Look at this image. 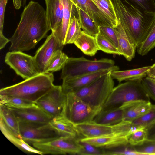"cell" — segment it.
<instances>
[{
    "label": "cell",
    "instance_id": "obj_1",
    "mask_svg": "<svg viewBox=\"0 0 155 155\" xmlns=\"http://www.w3.org/2000/svg\"><path fill=\"white\" fill-rule=\"evenodd\" d=\"M50 30L44 8L38 3L31 1L25 7L18 26L9 39V51L23 52L34 48Z\"/></svg>",
    "mask_w": 155,
    "mask_h": 155
},
{
    "label": "cell",
    "instance_id": "obj_2",
    "mask_svg": "<svg viewBox=\"0 0 155 155\" xmlns=\"http://www.w3.org/2000/svg\"><path fill=\"white\" fill-rule=\"evenodd\" d=\"M111 1L118 19L137 47L152 27L155 13L142 10L127 0Z\"/></svg>",
    "mask_w": 155,
    "mask_h": 155
},
{
    "label": "cell",
    "instance_id": "obj_3",
    "mask_svg": "<svg viewBox=\"0 0 155 155\" xmlns=\"http://www.w3.org/2000/svg\"><path fill=\"white\" fill-rule=\"evenodd\" d=\"M52 73H39L15 84L1 88L0 96L17 97L35 102L54 85Z\"/></svg>",
    "mask_w": 155,
    "mask_h": 155
},
{
    "label": "cell",
    "instance_id": "obj_4",
    "mask_svg": "<svg viewBox=\"0 0 155 155\" xmlns=\"http://www.w3.org/2000/svg\"><path fill=\"white\" fill-rule=\"evenodd\" d=\"M142 79L127 81L114 87L101 108V110L120 107L135 100L150 101L142 83Z\"/></svg>",
    "mask_w": 155,
    "mask_h": 155
},
{
    "label": "cell",
    "instance_id": "obj_5",
    "mask_svg": "<svg viewBox=\"0 0 155 155\" xmlns=\"http://www.w3.org/2000/svg\"><path fill=\"white\" fill-rule=\"evenodd\" d=\"M115 64L114 60L107 58L92 60L82 57H69L62 69L61 78H74L107 69L119 70Z\"/></svg>",
    "mask_w": 155,
    "mask_h": 155
},
{
    "label": "cell",
    "instance_id": "obj_6",
    "mask_svg": "<svg viewBox=\"0 0 155 155\" xmlns=\"http://www.w3.org/2000/svg\"><path fill=\"white\" fill-rule=\"evenodd\" d=\"M111 72L73 93L91 107L101 109L114 87Z\"/></svg>",
    "mask_w": 155,
    "mask_h": 155
},
{
    "label": "cell",
    "instance_id": "obj_7",
    "mask_svg": "<svg viewBox=\"0 0 155 155\" xmlns=\"http://www.w3.org/2000/svg\"><path fill=\"white\" fill-rule=\"evenodd\" d=\"M101 108H94L73 93L66 94L61 115L73 125L93 121Z\"/></svg>",
    "mask_w": 155,
    "mask_h": 155
},
{
    "label": "cell",
    "instance_id": "obj_8",
    "mask_svg": "<svg viewBox=\"0 0 155 155\" xmlns=\"http://www.w3.org/2000/svg\"><path fill=\"white\" fill-rule=\"evenodd\" d=\"M19 124L21 138L28 144L45 143L61 136L49 123L30 124L19 123Z\"/></svg>",
    "mask_w": 155,
    "mask_h": 155
},
{
    "label": "cell",
    "instance_id": "obj_9",
    "mask_svg": "<svg viewBox=\"0 0 155 155\" xmlns=\"http://www.w3.org/2000/svg\"><path fill=\"white\" fill-rule=\"evenodd\" d=\"M79 139L77 137L61 136L49 142L32 145L43 154L75 155L78 154L81 148Z\"/></svg>",
    "mask_w": 155,
    "mask_h": 155
},
{
    "label": "cell",
    "instance_id": "obj_10",
    "mask_svg": "<svg viewBox=\"0 0 155 155\" xmlns=\"http://www.w3.org/2000/svg\"><path fill=\"white\" fill-rule=\"evenodd\" d=\"M5 62L13 69L16 73L26 79L39 74L35 66L34 56L20 51L7 52Z\"/></svg>",
    "mask_w": 155,
    "mask_h": 155
},
{
    "label": "cell",
    "instance_id": "obj_11",
    "mask_svg": "<svg viewBox=\"0 0 155 155\" xmlns=\"http://www.w3.org/2000/svg\"><path fill=\"white\" fill-rule=\"evenodd\" d=\"M66 97L62 86L54 85L35 103L52 119L61 114Z\"/></svg>",
    "mask_w": 155,
    "mask_h": 155
},
{
    "label": "cell",
    "instance_id": "obj_12",
    "mask_svg": "<svg viewBox=\"0 0 155 155\" xmlns=\"http://www.w3.org/2000/svg\"><path fill=\"white\" fill-rule=\"evenodd\" d=\"M64 46L53 33L47 37L34 56L35 66L39 73L45 72L46 67L54 54L58 50H62Z\"/></svg>",
    "mask_w": 155,
    "mask_h": 155
},
{
    "label": "cell",
    "instance_id": "obj_13",
    "mask_svg": "<svg viewBox=\"0 0 155 155\" xmlns=\"http://www.w3.org/2000/svg\"><path fill=\"white\" fill-rule=\"evenodd\" d=\"M19 123L41 124H48L52 119L37 105L23 108H10Z\"/></svg>",
    "mask_w": 155,
    "mask_h": 155
},
{
    "label": "cell",
    "instance_id": "obj_14",
    "mask_svg": "<svg viewBox=\"0 0 155 155\" xmlns=\"http://www.w3.org/2000/svg\"><path fill=\"white\" fill-rule=\"evenodd\" d=\"M113 71L107 69L74 78L64 79L61 86L63 91L66 94L74 93L101 76Z\"/></svg>",
    "mask_w": 155,
    "mask_h": 155
},
{
    "label": "cell",
    "instance_id": "obj_15",
    "mask_svg": "<svg viewBox=\"0 0 155 155\" xmlns=\"http://www.w3.org/2000/svg\"><path fill=\"white\" fill-rule=\"evenodd\" d=\"M79 136L82 138H92L114 133L113 125L100 124L93 121L73 125Z\"/></svg>",
    "mask_w": 155,
    "mask_h": 155
},
{
    "label": "cell",
    "instance_id": "obj_16",
    "mask_svg": "<svg viewBox=\"0 0 155 155\" xmlns=\"http://www.w3.org/2000/svg\"><path fill=\"white\" fill-rule=\"evenodd\" d=\"M129 137L121 133H113L98 137L82 138L80 139L97 147L108 149L128 143Z\"/></svg>",
    "mask_w": 155,
    "mask_h": 155
},
{
    "label": "cell",
    "instance_id": "obj_17",
    "mask_svg": "<svg viewBox=\"0 0 155 155\" xmlns=\"http://www.w3.org/2000/svg\"><path fill=\"white\" fill-rule=\"evenodd\" d=\"M75 7L87 14L99 26L105 25L114 28L107 16L91 0H70Z\"/></svg>",
    "mask_w": 155,
    "mask_h": 155
},
{
    "label": "cell",
    "instance_id": "obj_18",
    "mask_svg": "<svg viewBox=\"0 0 155 155\" xmlns=\"http://www.w3.org/2000/svg\"><path fill=\"white\" fill-rule=\"evenodd\" d=\"M152 105L150 101L140 100L125 103L120 107L123 111V120L131 123L147 112Z\"/></svg>",
    "mask_w": 155,
    "mask_h": 155
},
{
    "label": "cell",
    "instance_id": "obj_19",
    "mask_svg": "<svg viewBox=\"0 0 155 155\" xmlns=\"http://www.w3.org/2000/svg\"><path fill=\"white\" fill-rule=\"evenodd\" d=\"M118 21L119 24L115 28L118 35V49L120 55H123L128 61H130L135 57L137 47Z\"/></svg>",
    "mask_w": 155,
    "mask_h": 155
},
{
    "label": "cell",
    "instance_id": "obj_20",
    "mask_svg": "<svg viewBox=\"0 0 155 155\" xmlns=\"http://www.w3.org/2000/svg\"><path fill=\"white\" fill-rule=\"evenodd\" d=\"M46 15L52 32L61 25L62 20L63 5L61 0H45Z\"/></svg>",
    "mask_w": 155,
    "mask_h": 155
},
{
    "label": "cell",
    "instance_id": "obj_21",
    "mask_svg": "<svg viewBox=\"0 0 155 155\" xmlns=\"http://www.w3.org/2000/svg\"><path fill=\"white\" fill-rule=\"evenodd\" d=\"M63 5V13L61 24L53 33L60 43L65 45L67 32L73 15L75 5L70 0H61Z\"/></svg>",
    "mask_w": 155,
    "mask_h": 155
},
{
    "label": "cell",
    "instance_id": "obj_22",
    "mask_svg": "<svg viewBox=\"0 0 155 155\" xmlns=\"http://www.w3.org/2000/svg\"><path fill=\"white\" fill-rule=\"evenodd\" d=\"M123 116V110L119 107L107 110H101L95 116L93 121L100 124L112 126L122 121Z\"/></svg>",
    "mask_w": 155,
    "mask_h": 155
},
{
    "label": "cell",
    "instance_id": "obj_23",
    "mask_svg": "<svg viewBox=\"0 0 155 155\" xmlns=\"http://www.w3.org/2000/svg\"><path fill=\"white\" fill-rule=\"evenodd\" d=\"M0 130L4 136L12 144L21 150L27 153L43 155L42 152L31 146L22 139L17 137L0 119Z\"/></svg>",
    "mask_w": 155,
    "mask_h": 155
},
{
    "label": "cell",
    "instance_id": "obj_24",
    "mask_svg": "<svg viewBox=\"0 0 155 155\" xmlns=\"http://www.w3.org/2000/svg\"><path fill=\"white\" fill-rule=\"evenodd\" d=\"M74 44L83 53L87 55L94 56L99 50L96 37L82 30Z\"/></svg>",
    "mask_w": 155,
    "mask_h": 155
},
{
    "label": "cell",
    "instance_id": "obj_25",
    "mask_svg": "<svg viewBox=\"0 0 155 155\" xmlns=\"http://www.w3.org/2000/svg\"><path fill=\"white\" fill-rule=\"evenodd\" d=\"M150 66L123 71H114L111 73L113 79H115L119 82L123 81L143 79L147 76V72Z\"/></svg>",
    "mask_w": 155,
    "mask_h": 155
},
{
    "label": "cell",
    "instance_id": "obj_26",
    "mask_svg": "<svg viewBox=\"0 0 155 155\" xmlns=\"http://www.w3.org/2000/svg\"><path fill=\"white\" fill-rule=\"evenodd\" d=\"M48 123L61 136L77 137L79 136L74 125L61 115L52 118Z\"/></svg>",
    "mask_w": 155,
    "mask_h": 155
},
{
    "label": "cell",
    "instance_id": "obj_27",
    "mask_svg": "<svg viewBox=\"0 0 155 155\" xmlns=\"http://www.w3.org/2000/svg\"><path fill=\"white\" fill-rule=\"evenodd\" d=\"M0 119L18 137L21 138L19 123L11 109L0 105Z\"/></svg>",
    "mask_w": 155,
    "mask_h": 155
},
{
    "label": "cell",
    "instance_id": "obj_28",
    "mask_svg": "<svg viewBox=\"0 0 155 155\" xmlns=\"http://www.w3.org/2000/svg\"><path fill=\"white\" fill-rule=\"evenodd\" d=\"M75 7L82 31L89 35L96 37L99 32V26L87 14L80 8Z\"/></svg>",
    "mask_w": 155,
    "mask_h": 155
},
{
    "label": "cell",
    "instance_id": "obj_29",
    "mask_svg": "<svg viewBox=\"0 0 155 155\" xmlns=\"http://www.w3.org/2000/svg\"><path fill=\"white\" fill-rule=\"evenodd\" d=\"M91 0L104 13L116 28L119 22L111 0Z\"/></svg>",
    "mask_w": 155,
    "mask_h": 155
},
{
    "label": "cell",
    "instance_id": "obj_30",
    "mask_svg": "<svg viewBox=\"0 0 155 155\" xmlns=\"http://www.w3.org/2000/svg\"><path fill=\"white\" fill-rule=\"evenodd\" d=\"M0 105L9 108H23L37 106L35 102L20 97L0 96Z\"/></svg>",
    "mask_w": 155,
    "mask_h": 155
},
{
    "label": "cell",
    "instance_id": "obj_31",
    "mask_svg": "<svg viewBox=\"0 0 155 155\" xmlns=\"http://www.w3.org/2000/svg\"><path fill=\"white\" fill-rule=\"evenodd\" d=\"M69 57L61 50L56 51L49 61L45 72L53 73L62 69Z\"/></svg>",
    "mask_w": 155,
    "mask_h": 155
},
{
    "label": "cell",
    "instance_id": "obj_32",
    "mask_svg": "<svg viewBox=\"0 0 155 155\" xmlns=\"http://www.w3.org/2000/svg\"><path fill=\"white\" fill-rule=\"evenodd\" d=\"M155 47V19L153 25L143 40L137 48L140 55H146Z\"/></svg>",
    "mask_w": 155,
    "mask_h": 155
},
{
    "label": "cell",
    "instance_id": "obj_33",
    "mask_svg": "<svg viewBox=\"0 0 155 155\" xmlns=\"http://www.w3.org/2000/svg\"><path fill=\"white\" fill-rule=\"evenodd\" d=\"M137 129L147 128L155 123V105H152L150 110L146 114L131 122Z\"/></svg>",
    "mask_w": 155,
    "mask_h": 155
},
{
    "label": "cell",
    "instance_id": "obj_34",
    "mask_svg": "<svg viewBox=\"0 0 155 155\" xmlns=\"http://www.w3.org/2000/svg\"><path fill=\"white\" fill-rule=\"evenodd\" d=\"M81 31L78 19L74 15L71 20L67 32L65 45L74 43Z\"/></svg>",
    "mask_w": 155,
    "mask_h": 155
},
{
    "label": "cell",
    "instance_id": "obj_35",
    "mask_svg": "<svg viewBox=\"0 0 155 155\" xmlns=\"http://www.w3.org/2000/svg\"><path fill=\"white\" fill-rule=\"evenodd\" d=\"M96 38L99 50L107 53L120 55L118 48L107 39L100 31Z\"/></svg>",
    "mask_w": 155,
    "mask_h": 155
},
{
    "label": "cell",
    "instance_id": "obj_36",
    "mask_svg": "<svg viewBox=\"0 0 155 155\" xmlns=\"http://www.w3.org/2000/svg\"><path fill=\"white\" fill-rule=\"evenodd\" d=\"M105 155H140L135 150L133 145L129 143L108 149H104Z\"/></svg>",
    "mask_w": 155,
    "mask_h": 155
},
{
    "label": "cell",
    "instance_id": "obj_37",
    "mask_svg": "<svg viewBox=\"0 0 155 155\" xmlns=\"http://www.w3.org/2000/svg\"><path fill=\"white\" fill-rule=\"evenodd\" d=\"M81 148L78 155H105L104 148L95 147L86 142L78 139Z\"/></svg>",
    "mask_w": 155,
    "mask_h": 155
},
{
    "label": "cell",
    "instance_id": "obj_38",
    "mask_svg": "<svg viewBox=\"0 0 155 155\" xmlns=\"http://www.w3.org/2000/svg\"><path fill=\"white\" fill-rule=\"evenodd\" d=\"M140 155H155V140L147 139L141 144L133 146Z\"/></svg>",
    "mask_w": 155,
    "mask_h": 155
},
{
    "label": "cell",
    "instance_id": "obj_39",
    "mask_svg": "<svg viewBox=\"0 0 155 155\" xmlns=\"http://www.w3.org/2000/svg\"><path fill=\"white\" fill-rule=\"evenodd\" d=\"M147 129L142 128L134 131L130 136L128 142L130 144L135 146L141 144L147 139Z\"/></svg>",
    "mask_w": 155,
    "mask_h": 155
},
{
    "label": "cell",
    "instance_id": "obj_40",
    "mask_svg": "<svg viewBox=\"0 0 155 155\" xmlns=\"http://www.w3.org/2000/svg\"><path fill=\"white\" fill-rule=\"evenodd\" d=\"M99 27L100 31L118 48V35L115 28L105 25H100L99 26Z\"/></svg>",
    "mask_w": 155,
    "mask_h": 155
},
{
    "label": "cell",
    "instance_id": "obj_41",
    "mask_svg": "<svg viewBox=\"0 0 155 155\" xmlns=\"http://www.w3.org/2000/svg\"><path fill=\"white\" fill-rule=\"evenodd\" d=\"M137 7L144 11L155 13V0H127Z\"/></svg>",
    "mask_w": 155,
    "mask_h": 155
},
{
    "label": "cell",
    "instance_id": "obj_42",
    "mask_svg": "<svg viewBox=\"0 0 155 155\" xmlns=\"http://www.w3.org/2000/svg\"><path fill=\"white\" fill-rule=\"evenodd\" d=\"M142 83L150 97L155 101V80L146 77L142 79Z\"/></svg>",
    "mask_w": 155,
    "mask_h": 155
},
{
    "label": "cell",
    "instance_id": "obj_43",
    "mask_svg": "<svg viewBox=\"0 0 155 155\" xmlns=\"http://www.w3.org/2000/svg\"><path fill=\"white\" fill-rule=\"evenodd\" d=\"M8 0H0V34L3 33L4 14Z\"/></svg>",
    "mask_w": 155,
    "mask_h": 155
},
{
    "label": "cell",
    "instance_id": "obj_44",
    "mask_svg": "<svg viewBox=\"0 0 155 155\" xmlns=\"http://www.w3.org/2000/svg\"><path fill=\"white\" fill-rule=\"evenodd\" d=\"M147 128L148 131L147 139L155 140V123Z\"/></svg>",
    "mask_w": 155,
    "mask_h": 155
},
{
    "label": "cell",
    "instance_id": "obj_45",
    "mask_svg": "<svg viewBox=\"0 0 155 155\" xmlns=\"http://www.w3.org/2000/svg\"><path fill=\"white\" fill-rule=\"evenodd\" d=\"M26 1L27 0H13L14 6L17 10L19 9L21 7L25 8Z\"/></svg>",
    "mask_w": 155,
    "mask_h": 155
},
{
    "label": "cell",
    "instance_id": "obj_46",
    "mask_svg": "<svg viewBox=\"0 0 155 155\" xmlns=\"http://www.w3.org/2000/svg\"><path fill=\"white\" fill-rule=\"evenodd\" d=\"M10 41L9 39L6 38L3 34H0V49L3 48Z\"/></svg>",
    "mask_w": 155,
    "mask_h": 155
},
{
    "label": "cell",
    "instance_id": "obj_47",
    "mask_svg": "<svg viewBox=\"0 0 155 155\" xmlns=\"http://www.w3.org/2000/svg\"><path fill=\"white\" fill-rule=\"evenodd\" d=\"M147 77L155 80V63L150 66L147 72Z\"/></svg>",
    "mask_w": 155,
    "mask_h": 155
}]
</instances>
